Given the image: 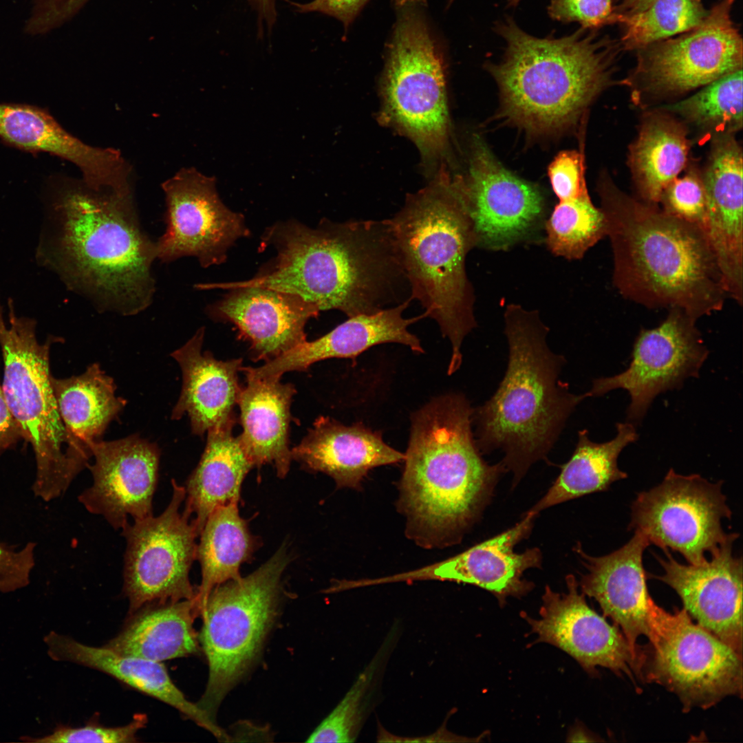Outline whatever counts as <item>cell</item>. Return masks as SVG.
Listing matches in <instances>:
<instances>
[{
    "label": "cell",
    "mask_w": 743,
    "mask_h": 743,
    "mask_svg": "<svg viewBox=\"0 0 743 743\" xmlns=\"http://www.w3.org/2000/svg\"><path fill=\"white\" fill-rule=\"evenodd\" d=\"M34 548L33 543L20 549L0 543L1 592H11L29 584L34 566Z\"/></svg>",
    "instance_id": "f6af8a7d"
},
{
    "label": "cell",
    "mask_w": 743,
    "mask_h": 743,
    "mask_svg": "<svg viewBox=\"0 0 743 743\" xmlns=\"http://www.w3.org/2000/svg\"><path fill=\"white\" fill-rule=\"evenodd\" d=\"M655 0H619L615 6L614 15L622 16L632 14L647 8Z\"/></svg>",
    "instance_id": "c3c4849f"
},
{
    "label": "cell",
    "mask_w": 743,
    "mask_h": 743,
    "mask_svg": "<svg viewBox=\"0 0 743 743\" xmlns=\"http://www.w3.org/2000/svg\"><path fill=\"white\" fill-rule=\"evenodd\" d=\"M613 283L648 308H679L694 320L720 311L728 297L704 230L611 184L599 187Z\"/></svg>",
    "instance_id": "3957f363"
},
{
    "label": "cell",
    "mask_w": 743,
    "mask_h": 743,
    "mask_svg": "<svg viewBox=\"0 0 743 743\" xmlns=\"http://www.w3.org/2000/svg\"><path fill=\"white\" fill-rule=\"evenodd\" d=\"M649 645L645 647L644 681L677 695L682 710L710 708L742 696V656L693 623L685 608L669 612L651 598Z\"/></svg>",
    "instance_id": "8fae6325"
},
{
    "label": "cell",
    "mask_w": 743,
    "mask_h": 743,
    "mask_svg": "<svg viewBox=\"0 0 743 743\" xmlns=\"http://www.w3.org/2000/svg\"><path fill=\"white\" fill-rule=\"evenodd\" d=\"M662 210L670 215L700 227L704 232L707 197L702 177L689 173L676 178L663 191Z\"/></svg>",
    "instance_id": "60d3db41"
},
{
    "label": "cell",
    "mask_w": 743,
    "mask_h": 743,
    "mask_svg": "<svg viewBox=\"0 0 743 743\" xmlns=\"http://www.w3.org/2000/svg\"><path fill=\"white\" fill-rule=\"evenodd\" d=\"M508 345L505 375L491 398L473 408L474 437L481 453L501 450L505 469L518 482L545 459L585 394H572L560 379L566 360L548 347V327L536 310L506 307Z\"/></svg>",
    "instance_id": "5b68a950"
},
{
    "label": "cell",
    "mask_w": 743,
    "mask_h": 743,
    "mask_svg": "<svg viewBox=\"0 0 743 743\" xmlns=\"http://www.w3.org/2000/svg\"><path fill=\"white\" fill-rule=\"evenodd\" d=\"M544 226L549 250L570 260L581 259L606 236L603 213L593 204L588 193L559 201Z\"/></svg>",
    "instance_id": "74e56055"
},
{
    "label": "cell",
    "mask_w": 743,
    "mask_h": 743,
    "mask_svg": "<svg viewBox=\"0 0 743 743\" xmlns=\"http://www.w3.org/2000/svg\"><path fill=\"white\" fill-rule=\"evenodd\" d=\"M51 343H39L34 321L16 316L11 306L5 323L0 306L1 386L23 438L34 453L33 491L46 502L63 495L91 457L90 447L73 437L61 419L50 369Z\"/></svg>",
    "instance_id": "ba28073f"
},
{
    "label": "cell",
    "mask_w": 743,
    "mask_h": 743,
    "mask_svg": "<svg viewBox=\"0 0 743 743\" xmlns=\"http://www.w3.org/2000/svg\"><path fill=\"white\" fill-rule=\"evenodd\" d=\"M204 332V327H200L171 354L182 374L180 395L171 418L177 420L187 414L192 433L199 436L211 429L235 424L233 408L241 389L238 373L242 359L223 361L203 352Z\"/></svg>",
    "instance_id": "4316f807"
},
{
    "label": "cell",
    "mask_w": 743,
    "mask_h": 743,
    "mask_svg": "<svg viewBox=\"0 0 743 743\" xmlns=\"http://www.w3.org/2000/svg\"><path fill=\"white\" fill-rule=\"evenodd\" d=\"M290 561L283 544L256 570L216 586L207 597L199 640L208 677L196 704L214 721L223 700L261 649L277 614L281 578Z\"/></svg>",
    "instance_id": "9c48e42d"
},
{
    "label": "cell",
    "mask_w": 743,
    "mask_h": 743,
    "mask_svg": "<svg viewBox=\"0 0 743 743\" xmlns=\"http://www.w3.org/2000/svg\"><path fill=\"white\" fill-rule=\"evenodd\" d=\"M548 173L559 201L574 199L588 193L583 156L577 151H563L558 153L549 165Z\"/></svg>",
    "instance_id": "ee69618b"
},
{
    "label": "cell",
    "mask_w": 743,
    "mask_h": 743,
    "mask_svg": "<svg viewBox=\"0 0 743 743\" xmlns=\"http://www.w3.org/2000/svg\"><path fill=\"white\" fill-rule=\"evenodd\" d=\"M246 380L237 400L243 429L238 436L240 443L254 466L270 464L278 477L283 478L292 459L288 432L296 389L280 379Z\"/></svg>",
    "instance_id": "f546056e"
},
{
    "label": "cell",
    "mask_w": 743,
    "mask_h": 743,
    "mask_svg": "<svg viewBox=\"0 0 743 743\" xmlns=\"http://www.w3.org/2000/svg\"><path fill=\"white\" fill-rule=\"evenodd\" d=\"M473 409L461 394L433 398L411 417L398 502L407 533L423 546L456 541L488 500L505 469L481 456Z\"/></svg>",
    "instance_id": "277c9868"
},
{
    "label": "cell",
    "mask_w": 743,
    "mask_h": 743,
    "mask_svg": "<svg viewBox=\"0 0 743 743\" xmlns=\"http://www.w3.org/2000/svg\"><path fill=\"white\" fill-rule=\"evenodd\" d=\"M263 237L277 250L274 263L252 279L228 284L294 294L319 312L337 310L348 317L404 301L398 297L408 283L386 219H325L314 228L288 220Z\"/></svg>",
    "instance_id": "6da1fadb"
},
{
    "label": "cell",
    "mask_w": 743,
    "mask_h": 743,
    "mask_svg": "<svg viewBox=\"0 0 743 743\" xmlns=\"http://www.w3.org/2000/svg\"><path fill=\"white\" fill-rule=\"evenodd\" d=\"M383 645L342 700L306 740L307 742H353L369 713L387 656Z\"/></svg>",
    "instance_id": "f35d334b"
},
{
    "label": "cell",
    "mask_w": 743,
    "mask_h": 743,
    "mask_svg": "<svg viewBox=\"0 0 743 743\" xmlns=\"http://www.w3.org/2000/svg\"><path fill=\"white\" fill-rule=\"evenodd\" d=\"M696 321L679 308L669 309L657 327L640 331L628 367L594 380L585 398L624 389L630 396L627 420L634 425L640 422L658 394L678 389L688 378L698 377L709 350Z\"/></svg>",
    "instance_id": "9a60e30c"
},
{
    "label": "cell",
    "mask_w": 743,
    "mask_h": 743,
    "mask_svg": "<svg viewBox=\"0 0 743 743\" xmlns=\"http://www.w3.org/2000/svg\"><path fill=\"white\" fill-rule=\"evenodd\" d=\"M701 177L708 207L704 233L729 296L738 299L743 295L742 153L733 137L716 140Z\"/></svg>",
    "instance_id": "cb8c5ba5"
},
{
    "label": "cell",
    "mask_w": 743,
    "mask_h": 743,
    "mask_svg": "<svg viewBox=\"0 0 743 743\" xmlns=\"http://www.w3.org/2000/svg\"><path fill=\"white\" fill-rule=\"evenodd\" d=\"M411 299L372 314L348 317L327 334L304 341L257 367H243L246 376L253 378L281 379L288 372L305 371L312 364L327 358H355L376 345L395 343L412 351L423 353L420 340L408 327L426 318L424 314L405 318L404 311Z\"/></svg>",
    "instance_id": "d4e9b609"
},
{
    "label": "cell",
    "mask_w": 743,
    "mask_h": 743,
    "mask_svg": "<svg viewBox=\"0 0 743 743\" xmlns=\"http://www.w3.org/2000/svg\"><path fill=\"white\" fill-rule=\"evenodd\" d=\"M701 127L728 131L742 126V69L707 84L691 97L669 107Z\"/></svg>",
    "instance_id": "ab89813d"
},
{
    "label": "cell",
    "mask_w": 743,
    "mask_h": 743,
    "mask_svg": "<svg viewBox=\"0 0 743 743\" xmlns=\"http://www.w3.org/2000/svg\"><path fill=\"white\" fill-rule=\"evenodd\" d=\"M535 515L536 513L528 512L513 528L444 561L412 571L371 579L370 583L376 585L440 580L469 583L488 590L502 605L507 597L521 596L533 586L522 578L523 574L528 568L540 566L541 552L532 548L517 553L514 547L528 535Z\"/></svg>",
    "instance_id": "603a6c76"
},
{
    "label": "cell",
    "mask_w": 743,
    "mask_h": 743,
    "mask_svg": "<svg viewBox=\"0 0 743 743\" xmlns=\"http://www.w3.org/2000/svg\"><path fill=\"white\" fill-rule=\"evenodd\" d=\"M291 451L304 468L328 475L339 487L356 488L372 469L405 458L384 442L380 431L361 422L347 426L326 416L317 418Z\"/></svg>",
    "instance_id": "83f0119b"
},
{
    "label": "cell",
    "mask_w": 743,
    "mask_h": 743,
    "mask_svg": "<svg viewBox=\"0 0 743 743\" xmlns=\"http://www.w3.org/2000/svg\"><path fill=\"white\" fill-rule=\"evenodd\" d=\"M197 544L196 559L201 567V583L195 598L200 613L207 597L216 586L241 577L239 569L258 548L238 503L216 509L206 521Z\"/></svg>",
    "instance_id": "836d02e7"
},
{
    "label": "cell",
    "mask_w": 743,
    "mask_h": 743,
    "mask_svg": "<svg viewBox=\"0 0 743 743\" xmlns=\"http://www.w3.org/2000/svg\"><path fill=\"white\" fill-rule=\"evenodd\" d=\"M708 12L700 0H655L642 11L614 17L613 23L623 27L621 47L638 50L693 29Z\"/></svg>",
    "instance_id": "8d00e7d4"
},
{
    "label": "cell",
    "mask_w": 743,
    "mask_h": 743,
    "mask_svg": "<svg viewBox=\"0 0 743 743\" xmlns=\"http://www.w3.org/2000/svg\"><path fill=\"white\" fill-rule=\"evenodd\" d=\"M566 583L567 593L546 586L539 619L524 616L538 636L537 641L566 652L590 675L595 676L600 666L627 675L635 686V678L643 680L645 648L634 650L618 627L589 607L573 575L567 576Z\"/></svg>",
    "instance_id": "ac0fdd59"
},
{
    "label": "cell",
    "mask_w": 743,
    "mask_h": 743,
    "mask_svg": "<svg viewBox=\"0 0 743 743\" xmlns=\"http://www.w3.org/2000/svg\"><path fill=\"white\" fill-rule=\"evenodd\" d=\"M737 533L699 565L681 564L669 553L658 558L664 573L654 576L674 589L697 623L742 656V560L733 555Z\"/></svg>",
    "instance_id": "ffe728a7"
},
{
    "label": "cell",
    "mask_w": 743,
    "mask_h": 743,
    "mask_svg": "<svg viewBox=\"0 0 743 743\" xmlns=\"http://www.w3.org/2000/svg\"><path fill=\"white\" fill-rule=\"evenodd\" d=\"M504 53L488 71L499 88L505 116L533 133L575 122L610 83L620 43L581 27L561 37H536L510 17L495 23Z\"/></svg>",
    "instance_id": "8992f818"
},
{
    "label": "cell",
    "mask_w": 743,
    "mask_h": 743,
    "mask_svg": "<svg viewBox=\"0 0 743 743\" xmlns=\"http://www.w3.org/2000/svg\"><path fill=\"white\" fill-rule=\"evenodd\" d=\"M422 0H396L383 82V117L428 157L447 144L444 64Z\"/></svg>",
    "instance_id": "30bf717a"
},
{
    "label": "cell",
    "mask_w": 743,
    "mask_h": 743,
    "mask_svg": "<svg viewBox=\"0 0 743 743\" xmlns=\"http://www.w3.org/2000/svg\"><path fill=\"white\" fill-rule=\"evenodd\" d=\"M386 221L411 299L418 301L425 316L433 319L450 341L447 373L451 375L462 364L464 339L477 326L466 271L476 238L455 182L441 174L409 195L402 208Z\"/></svg>",
    "instance_id": "52a82bcc"
},
{
    "label": "cell",
    "mask_w": 743,
    "mask_h": 743,
    "mask_svg": "<svg viewBox=\"0 0 743 743\" xmlns=\"http://www.w3.org/2000/svg\"><path fill=\"white\" fill-rule=\"evenodd\" d=\"M453 0H449V3H452Z\"/></svg>",
    "instance_id": "816d5d0a"
},
{
    "label": "cell",
    "mask_w": 743,
    "mask_h": 743,
    "mask_svg": "<svg viewBox=\"0 0 743 743\" xmlns=\"http://www.w3.org/2000/svg\"><path fill=\"white\" fill-rule=\"evenodd\" d=\"M54 261L72 290L100 312L132 316L151 304L155 243L142 229L133 192L95 190L82 179H54Z\"/></svg>",
    "instance_id": "7a4b0ae2"
},
{
    "label": "cell",
    "mask_w": 743,
    "mask_h": 743,
    "mask_svg": "<svg viewBox=\"0 0 743 743\" xmlns=\"http://www.w3.org/2000/svg\"><path fill=\"white\" fill-rule=\"evenodd\" d=\"M171 482V498L160 515L133 520L121 529L126 540L123 592L129 600V614L148 603L196 596L189 572L196 559L199 535L191 515L180 512L184 486L175 480Z\"/></svg>",
    "instance_id": "7c38bea8"
},
{
    "label": "cell",
    "mask_w": 743,
    "mask_h": 743,
    "mask_svg": "<svg viewBox=\"0 0 743 743\" xmlns=\"http://www.w3.org/2000/svg\"><path fill=\"white\" fill-rule=\"evenodd\" d=\"M688 151L686 134L677 123L656 118L644 124L629 153L640 201L659 203L663 191L685 166Z\"/></svg>",
    "instance_id": "d590c367"
},
{
    "label": "cell",
    "mask_w": 743,
    "mask_h": 743,
    "mask_svg": "<svg viewBox=\"0 0 743 743\" xmlns=\"http://www.w3.org/2000/svg\"><path fill=\"white\" fill-rule=\"evenodd\" d=\"M93 464L87 467L92 484L78 496L86 510L103 517L114 529H122L129 518L153 515L160 451L153 442L131 435L90 444Z\"/></svg>",
    "instance_id": "d6986e66"
},
{
    "label": "cell",
    "mask_w": 743,
    "mask_h": 743,
    "mask_svg": "<svg viewBox=\"0 0 743 743\" xmlns=\"http://www.w3.org/2000/svg\"><path fill=\"white\" fill-rule=\"evenodd\" d=\"M455 182L477 246L506 250L531 237L545 223L539 189L506 170L480 142L466 180Z\"/></svg>",
    "instance_id": "e0dca14e"
},
{
    "label": "cell",
    "mask_w": 743,
    "mask_h": 743,
    "mask_svg": "<svg viewBox=\"0 0 743 743\" xmlns=\"http://www.w3.org/2000/svg\"><path fill=\"white\" fill-rule=\"evenodd\" d=\"M368 0H314L294 4L300 12H319L341 21L345 29L353 22Z\"/></svg>",
    "instance_id": "bcb514c9"
},
{
    "label": "cell",
    "mask_w": 743,
    "mask_h": 743,
    "mask_svg": "<svg viewBox=\"0 0 743 743\" xmlns=\"http://www.w3.org/2000/svg\"><path fill=\"white\" fill-rule=\"evenodd\" d=\"M0 139L21 151L47 153L69 161L78 168L81 179L96 190L118 191L131 182V166L118 149L83 142L41 107L0 103Z\"/></svg>",
    "instance_id": "7402d4cb"
},
{
    "label": "cell",
    "mask_w": 743,
    "mask_h": 743,
    "mask_svg": "<svg viewBox=\"0 0 743 743\" xmlns=\"http://www.w3.org/2000/svg\"><path fill=\"white\" fill-rule=\"evenodd\" d=\"M257 8L259 17L266 21L270 22L276 17L275 0H250Z\"/></svg>",
    "instance_id": "681fc988"
},
{
    "label": "cell",
    "mask_w": 743,
    "mask_h": 743,
    "mask_svg": "<svg viewBox=\"0 0 743 743\" xmlns=\"http://www.w3.org/2000/svg\"><path fill=\"white\" fill-rule=\"evenodd\" d=\"M195 288L230 290L208 312L233 323L250 343L253 358L266 362L305 341V325L320 312L296 294L271 288L227 282Z\"/></svg>",
    "instance_id": "44dd1931"
},
{
    "label": "cell",
    "mask_w": 743,
    "mask_h": 743,
    "mask_svg": "<svg viewBox=\"0 0 743 743\" xmlns=\"http://www.w3.org/2000/svg\"><path fill=\"white\" fill-rule=\"evenodd\" d=\"M47 653L56 661H65L103 672L144 694L173 707L221 742L229 735L196 703L189 701L174 684L162 663L125 656L102 647H93L51 632L44 638Z\"/></svg>",
    "instance_id": "f1b7e54d"
},
{
    "label": "cell",
    "mask_w": 743,
    "mask_h": 743,
    "mask_svg": "<svg viewBox=\"0 0 743 743\" xmlns=\"http://www.w3.org/2000/svg\"><path fill=\"white\" fill-rule=\"evenodd\" d=\"M52 383L61 419L68 432L90 447L100 440L109 424L124 409L127 401L116 395L114 380L98 363L78 376Z\"/></svg>",
    "instance_id": "e575fe53"
},
{
    "label": "cell",
    "mask_w": 743,
    "mask_h": 743,
    "mask_svg": "<svg viewBox=\"0 0 743 743\" xmlns=\"http://www.w3.org/2000/svg\"><path fill=\"white\" fill-rule=\"evenodd\" d=\"M650 545L647 538L635 531L623 546L610 554L591 557L577 549L584 560L588 573L580 581L584 595L594 598L604 617H609L619 627L631 647L641 649L637 639L647 637L649 596L643 555Z\"/></svg>",
    "instance_id": "484cf974"
},
{
    "label": "cell",
    "mask_w": 743,
    "mask_h": 743,
    "mask_svg": "<svg viewBox=\"0 0 743 743\" xmlns=\"http://www.w3.org/2000/svg\"><path fill=\"white\" fill-rule=\"evenodd\" d=\"M200 616L195 597L148 603L131 614L105 645L120 654L162 663L197 654L201 649L193 624Z\"/></svg>",
    "instance_id": "4dcf8cb0"
},
{
    "label": "cell",
    "mask_w": 743,
    "mask_h": 743,
    "mask_svg": "<svg viewBox=\"0 0 743 743\" xmlns=\"http://www.w3.org/2000/svg\"><path fill=\"white\" fill-rule=\"evenodd\" d=\"M722 482L711 483L698 474L682 475L670 469L663 481L638 494L632 506L629 529L650 544L680 552L690 564L707 559L729 536L722 519L731 511L722 492Z\"/></svg>",
    "instance_id": "4fadbf2b"
},
{
    "label": "cell",
    "mask_w": 743,
    "mask_h": 743,
    "mask_svg": "<svg viewBox=\"0 0 743 743\" xmlns=\"http://www.w3.org/2000/svg\"><path fill=\"white\" fill-rule=\"evenodd\" d=\"M521 0H508L507 6L508 7L517 6Z\"/></svg>",
    "instance_id": "f907efd6"
},
{
    "label": "cell",
    "mask_w": 743,
    "mask_h": 743,
    "mask_svg": "<svg viewBox=\"0 0 743 743\" xmlns=\"http://www.w3.org/2000/svg\"><path fill=\"white\" fill-rule=\"evenodd\" d=\"M735 1L721 0L693 29L638 50L634 76L643 88L680 94L742 69V39L731 17Z\"/></svg>",
    "instance_id": "5bb4252c"
},
{
    "label": "cell",
    "mask_w": 743,
    "mask_h": 743,
    "mask_svg": "<svg viewBox=\"0 0 743 743\" xmlns=\"http://www.w3.org/2000/svg\"><path fill=\"white\" fill-rule=\"evenodd\" d=\"M161 188L166 228L155 243L156 259L162 262L194 257L202 267L219 265L238 239L250 235L243 215L222 202L214 177L182 168Z\"/></svg>",
    "instance_id": "2e32d148"
},
{
    "label": "cell",
    "mask_w": 743,
    "mask_h": 743,
    "mask_svg": "<svg viewBox=\"0 0 743 743\" xmlns=\"http://www.w3.org/2000/svg\"><path fill=\"white\" fill-rule=\"evenodd\" d=\"M615 0H550L549 16L562 23L577 22L588 29L612 24Z\"/></svg>",
    "instance_id": "7bdbcfd3"
},
{
    "label": "cell",
    "mask_w": 743,
    "mask_h": 743,
    "mask_svg": "<svg viewBox=\"0 0 743 743\" xmlns=\"http://www.w3.org/2000/svg\"><path fill=\"white\" fill-rule=\"evenodd\" d=\"M22 438L20 428L8 408L0 385V455Z\"/></svg>",
    "instance_id": "7dc6e473"
},
{
    "label": "cell",
    "mask_w": 743,
    "mask_h": 743,
    "mask_svg": "<svg viewBox=\"0 0 743 743\" xmlns=\"http://www.w3.org/2000/svg\"><path fill=\"white\" fill-rule=\"evenodd\" d=\"M638 439L635 425L618 423L615 437L605 442H592L586 429L578 432L576 448L546 494L529 512L537 513L555 504L607 490L627 477L618 466L619 454Z\"/></svg>",
    "instance_id": "d6a6232c"
},
{
    "label": "cell",
    "mask_w": 743,
    "mask_h": 743,
    "mask_svg": "<svg viewBox=\"0 0 743 743\" xmlns=\"http://www.w3.org/2000/svg\"><path fill=\"white\" fill-rule=\"evenodd\" d=\"M234 424L208 430L206 444L196 468L184 486V510L191 517L200 535L213 511L238 503L241 484L254 466L239 439L233 434Z\"/></svg>",
    "instance_id": "1f68e13d"
},
{
    "label": "cell",
    "mask_w": 743,
    "mask_h": 743,
    "mask_svg": "<svg viewBox=\"0 0 743 743\" xmlns=\"http://www.w3.org/2000/svg\"><path fill=\"white\" fill-rule=\"evenodd\" d=\"M147 716L143 713L135 715L132 720L121 726H106L87 724L80 727L61 726L52 733L26 741L45 743H129L137 742V733L146 726Z\"/></svg>",
    "instance_id": "b9f144b4"
}]
</instances>
